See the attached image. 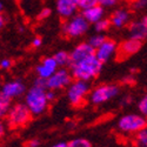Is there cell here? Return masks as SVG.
<instances>
[{
	"label": "cell",
	"instance_id": "6da1fadb",
	"mask_svg": "<svg viewBox=\"0 0 147 147\" xmlns=\"http://www.w3.org/2000/svg\"><path fill=\"white\" fill-rule=\"evenodd\" d=\"M102 65L104 64H101L94 54L90 55L87 58L82 59L81 61H79V63L69 66L72 78H74L76 80L91 81L92 79L96 78L100 74V72L102 69Z\"/></svg>",
	"mask_w": 147,
	"mask_h": 147
},
{
	"label": "cell",
	"instance_id": "d6a6232c",
	"mask_svg": "<svg viewBox=\"0 0 147 147\" xmlns=\"http://www.w3.org/2000/svg\"><path fill=\"white\" fill-rule=\"evenodd\" d=\"M6 25V17L0 12V31H1Z\"/></svg>",
	"mask_w": 147,
	"mask_h": 147
},
{
	"label": "cell",
	"instance_id": "d6986e66",
	"mask_svg": "<svg viewBox=\"0 0 147 147\" xmlns=\"http://www.w3.org/2000/svg\"><path fill=\"white\" fill-rule=\"evenodd\" d=\"M58 66H66L69 64V53L66 51H59L53 55Z\"/></svg>",
	"mask_w": 147,
	"mask_h": 147
},
{
	"label": "cell",
	"instance_id": "9c48e42d",
	"mask_svg": "<svg viewBox=\"0 0 147 147\" xmlns=\"http://www.w3.org/2000/svg\"><path fill=\"white\" fill-rule=\"evenodd\" d=\"M73 78L71 72H68L65 68L57 69L51 77H48L46 79V88L47 90H63L67 87L68 85L72 82Z\"/></svg>",
	"mask_w": 147,
	"mask_h": 147
},
{
	"label": "cell",
	"instance_id": "603a6c76",
	"mask_svg": "<svg viewBox=\"0 0 147 147\" xmlns=\"http://www.w3.org/2000/svg\"><path fill=\"white\" fill-rule=\"evenodd\" d=\"M106 38H107V36H105V35H102V34H95V35L91 36L90 40H88L87 42L95 50V48H98V47H99V46L106 40Z\"/></svg>",
	"mask_w": 147,
	"mask_h": 147
},
{
	"label": "cell",
	"instance_id": "4dcf8cb0",
	"mask_svg": "<svg viewBox=\"0 0 147 147\" xmlns=\"http://www.w3.org/2000/svg\"><path fill=\"white\" fill-rule=\"evenodd\" d=\"M42 45V39H41V36H35V38L33 39L32 41V47L33 48H38Z\"/></svg>",
	"mask_w": 147,
	"mask_h": 147
},
{
	"label": "cell",
	"instance_id": "e0dca14e",
	"mask_svg": "<svg viewBox=\"0 0 147 147\" xmlns=\"http://www.w3.org/2000/svg\"><path fill=\"white\" fill-rule=\"evenodd\" d=\"M104 14H105L104 7L98 4L86 9H82V13H81V16L87 20L88 24H94L96 21H99L100 19L104 18Z\"/></svg>",
	"mask_w": 147,
	"mask_h": 147
},
{
	"label": "cell",
	"instance_id": "4316f807",
	"mask_svg": "<svg viewBox=\"0 0 147 147\" xmlns=\"http://www.w3.org/2000/svg\"><path fill=\"white\" fill-rule=\"evenodd\" d=\"M146 4H147V0H134L132 6L134 9H137V11H141L146 7Z\"/></svg>",
	"mask_w": 147,
	"mask_h": 147
},
{
	"label": "cell",
	"instance_id": "5b68a950",
	"mask_svg": "<svg viewBox=\"0 0 147 147\" xmlns=\"http://www.w3.org/2000/svg\"><path fill=\"white\" fill-rule=\"evenodd\" d=\"M67 98L72 106L79 107L84 104L85 98L90 93V84L84 80H74L68 85Z\"/></svg>",
	"mask_w": 147,
	"mask_h": 147
},
{
	"label": "cell",
	"instance_id": "52a82bcc",
	"mask_svg": "<svg viewBox=\"0 0 147 147\" xmlns=\"http://www.w3.org/2000/svg\"><path fill=\"white\" fill-rule=\"evenodd\" d=\"M146 125L147 121L141 114H127L118 121V128L124 133H137L146 128Z\"/></svg>",
	"mask_w": 147,
	"mask_h": 147
},
{
	"label": "cell",
	"instance_id": "8fae6325",
	"mask_svg": "<svg viewBox=\"0 0 147 147\" xmlns=\"http://www.w3.org/2000/svg\"><path fill=\"white\" fill-rule=\"evenodd\" d=\"M95 52L94 48L88 44V42H81L79 45H77L74 47V50L72 51V53H69V64L68 66L77 64L79 61H81L82 59L87 58L90 55H93Z\"/></svg>",
	"mask_w": 147,
	"mask_h": 147
},
{
	"label": "cell",
	"instance_id": "ba28073f",
	"mask_svg": "<svg viewBox=\"0 0 147 147\" xmlns=\"http://www.w3.org/2000/svg\"><path fill=\"white\" fill-rule=\"evenodd\" d=\"M142 47V41L129 38L125 41L120 42L117 45V50H115V59L117 61H125L132 55L137 54Z\"/></svg>",
	"mask_w": 147,
	"mask_h": 147
},
{
	"label": "cell",
	"instance_id": "5bb4252c",
	"mask_svg": "<svg viewBox=\"0 0 147 147\" xmlns=\"http://www.w3.org/2000/svg\"><path fill=\"white\" fill-rule=\"evenodd\" d=\"M57 68H58V64L55 63L54 58L53 57H47V58L42 59L41 64L39 66H36L35 71H36V74H38V78L47 79L48 77H51L57 71Z\"/></svg>",
	"mask_w": 147,
	"mask_h": 147
},
{
	"label": "cell",
	"instance_id": "e575fe53",
	"mask_svg": "<svg viewBox=\"0 0 147 147\" xmlns=\"http://www.w3.org/2000/svg\"><path fill=\"white\" fill-rule=\"evenodd\" d=\"M131 101H132V98L131 96H125L124 99H122L121 104L122 105H128V104H131Z\"/></svg>",
	"mask_w": 147,
	"mask_h": 147
},
{
	"label": "cell",
	"instance_id": "8992f818",
	"mask_svg": "<svg viewBox=\"0 0 147 147\" xmlns=\"http://www.w3.org/2000/svg\"><path fill=\"white\" fill-rule=\"evenodd\" d=\"M120 92V88L117 85L102 84L96 86L90 94V100L94 105H101L108 100L115 98Z\"/></svg>",
	"mask_w": 147,
	"mask_h": 147
},
{
	"label": "cell",
	"instance_id": "ac0fdd59",
	"mask_svg": "<svg viewBox=\"0 0 147 147\" xmlns=\"http://www.w3.org/2000/svg\"><path fill=\"white\" fill-rule=\"evenodd\" d=\"M12 106V99L0 93V119H4Z\"/></svg>",
	"mask_w": 147,
	"mask_h": 147
},
{
	"label": "cell",
	"instance_id": "8d00e7d4",
	"mask_svg": "<svg viewBox=\"0 0 147 147\" xmlns=\"http://www.w3.org/2000/svg\"><path fill=\"white\" fill-rule=\"evenodd\" d=\"M3 11V3H0V12Z\"/></svg>",
	"mask_w": 147,
	"mask_h": 147
},
{
	"label": "cell",
	"instance_id": "484cf974",
	"mask_svg": "<svg viewBox=\"0 0 147 147\" xmlns=\"http://www.w3.org/2000/svg\"><path fill=\"white\" fill-rule=\"evenodd\" d=\"M96 3L102 7H112L119 3V0H96Z\"/></svg>",
	"mask_w": 147,
	"mask_h": 147
},
{
	"label": "cell",
	"instance_id": "83f0119b",
	"mask_svg": "<svg viewBox=\"0 0 147 147\" xmlns=\"http://www.w3.org/2000/svg\"><path fill=\"white\" fill-rule=\"evenodd\" d=\"M13 65V61L11 59H3L0 60V68L1 69H9Z\"/></svg>",
	"mask_w": 147,
	"mask_h": 147
},
{
	"label": "cell",
	"instance_id": "cb8c5ba5",
	"mask_svg": "<svg viewBox=\"0 0 147 147\" xmlns=\"http://www.w3.org/2000/svg\"><path fill=\"white\" fill-rule=\"evenodd\" d=\"M52 14V9L51 8H42L41 11H40V13H38V16H36V19L38 20H45V19H47L48 17H50Z\"/></svg>",
	"mask_w": 147,
	"mask_h": 147
},
{
	"label": "cell",
	"instance_id": "4fadbf2b",
	"mask_svg": "<svg viewBox=\"0 0 147 147\" xmlns=\"http://www.w3.org/2000/svg\"><path fill=\"white\" fill-rule=\"evenodd\" d=\"M128 31L131 38L137 39L140 41H145L147 36V17L144 16L141 20L132 21L128 24Z\"/></svg>",
	"mask_w": 147,
	"mask_h": 147
},
{
	"label": "cell",
	"instance_id": "f546056e",
	"mask_svg": "<svg viewBox=\"0 0 147 147\" xmlns=\"http://www.w3.org/2000/svg\"><path fill=\"white\" fill-rule=\"evenodd\" d=\"M55 98H57L55 91H53V90H47V91H46V99H47L48 102H50V101H53Z\"/></svg>",
	"mask_w": 147,
	"mask_h": 147
},
{
	"label": "cell",
	"instance_id": "2e32d148",
	"mask_svg": "<svg viewBox=\"0 0 147 147\" xmlns=\"http://www.w3.org/2000/svg\"><path fill=\"white\" fill-rule=\"evenodd\" d=\"M77 9L78 7L73 0H57V11L61 18H71L72 16H74Z\"/></svg>",
	"mask_w": 147,
	"mask_h": 147
},
{
	"label": "cell",
	"instance_id": "d590c367",
	"mask_svg": "<svg viewBox=\"0 0 147 147\" xmlns=\"http://www.w3.org/2000/svg\"><path fill=\"white\" fill-rule=\"evenodd\" d=\"M52 147H67V142H59V144H57Z\"/></svg>",
	"mask_w": 147,
	"mask_h": 147
},
{
	"label": "cell",
	"instance_id": "7402d4cb",
	"mask_svg": "<svg viewBox=\"0 0 147 147\" xmlns=\"http://www.w3.org/2000/svg\"><path fill=\"white\" fill-rule=\"evenodd\" d=\"M109 27H111V21H109V19H100L99 21L94 22V28L96 32H106Z\"/></svg>",
	"mask_w": 147,
	"mask_h": 147
},
{
	"label": "cell",
	"instance_id": "7a4b0ae2",
	"mask_svg": "<svg viewBox=\"0 0 147 147\" xmlns=\"http://www.w3.org/2000/svg\"><path fill=\"white\" fill-rule=\"evenodd\" d=\"M25 105L28 107L33 115L42 114L48 107V101L46 99V88L33 85L26 92Z\"/></svg>",
	"mask_w": 147,
	"mask_h": 147
},
{
	"label": "cell",
	"instance_id": "f1b7e54d",
	"mask_svg": "<svg viewBox=\"0 0 147 147\" xmlns=\"http://www.w3.org/2000/svg\"><path fill=\"white\" fill-rule=\"evenodd\" d=\"M40 140L39 139H30L24 142V147H39Z\"/></svg>",
	"mask_w": 147,
	"mask_h": 147
},
{
	"label": "cell",
	"instance_id": "277c9868",
	"mask_svg": "<svg viewBox=\"0 0 147 147\" xmlns=\"http://www.w3.org/2000/svg\"><path fill=\"white\" fill-rule=\"evenodd\" d=\"M90 24L81 14L72 16L63 26V34L66 38H79L88 31Z\"/></svg>",
	"mask_w": 147,
	"mask_h": 147
},
{
	"label": "cell",
	"instance_id": "ffe728a7",
	"mask_svg": "<svg viewBox=\"0 0 147 147\" xmlns=\"http://www.w3.org/2000/svg\"><path fill=\"white\" fill-rule=\"evenodd\" d=\"M134 142H136L137 147H147V132H146V128H142V129H140L139 132L136 133Z\"/></svg>",
	"mask_w": 147,
	"mask_h": 147
},
{
	"label": "cell",
	"instance_id": "d4e9b609",
	"mask_svg": "<svg viewBox=\"0 0 147 147\" xmlns=\"http://www.w3.org/2000/svg\"><path fill=\"white\" fill-rule=\"evenodd\" d=\"M138 108H139V112H140L142 115H146V114H147V96H144L142 99L139 101Z\"/></svg>",
	"mask_w": 147,
	"mask_h": 147
},
{
	"label": "cell",
	"instance_id": "9a60e30c",
	"mask_svg": "<svg viewBox=\"0 0 147 147\" xmlns=\"http://www.w3.org/2000/svg\"><path fill=\"white\" fill-rule=\"evenodd\" d=\"M129 19H131L129 12L125 8H120L113 12V14L109 18V21H111V26L115 28H122L129 24Z\"/></svg>",
	"mask_w": 147,
	"mask_h": 147
},
{
	"label": "cell",
	"instance_id": "3957f363",
	"mask_svg": "<svg viewBox=\"0 0 147 147\" xmlns=\"http://www.w3.org/2000/svg\"><path fill=\"white\" fill-rule=\"evenodd\" d=\"M32 117L33 114L31 113L28 107L22 102H18L11 106L5 118L7 119V124L9 128H20L25 127L32 120Z\"/></svg>",
	"mask_w": 147,
	"mask_h": 147
},
{
	"label": "cell",
	"instance_id": "30bf717a",
	"mask_svg": "<svg viewBox=\"0 0 147 147\" xmlns=\"http://www.w3.org/2000/svg\"><path fill=\"white\" fill-rule=\"evenodd\" d=\"M117 42L114 39H109V38H106V40L98 47L95 48V52H94V55L96 57V59L100 61L101 64H105L107 61L111 59V57L115 53V50H117Z\"/></svg>",
	"mask_w": 147,
	"mask_h": 147
},
{
	"label": "cell",
	"instance_id": "836d02e7",
	"mask_svg": "<svg viewBox=\"0 0 147 147\" xmlns=\"http://www.w3.org/2000/svg\"><path fill=\"white\" fill-rule=\"evenodd\" d=\"M5 131H6V127H5V124L1 121L0 119V139H1L4 136H5Z\"/></svg>",
	"mask_w": 147,
	"mask_h": 147
},
{
	"label": "cell",
	"instance_id": "7c38bea8",
	"mask_svg": "<svg viewBox=\"0 0 147 147\" xmlns=\"http://www.w3.org/2000/svg\"><path fill=\"white\" fill-rule=\"evenodd\" d=\"M25 92H26V85L21 80H13V81L6 82L0 88V93H3L7 98H9V99L20 96Z\"/></svg>",
	"mask_w": 147,
	"mask_h": 147
},
{
	"label": "cell",
	"instance_id": "44dd1931",
	"mask_svg": "<svg viewBox=\"0 0 147 147\" xmlns=\"http://www.w3.org/2000/svg\"><path fill=\"white\" fill-rule=\"evenodd\" d=\"M67 147H92V144L87 139L77 138V139H73L69 142H67Z\"/></svg>",
	"mask_w": 147,
	"mask_h": 147
},
{
	"label": "cell",
	"instance_id": "1f68e13d",
	"mask_svg": "<svg viewBox=\"0 0 147 147\" xmlns=\"http://www.w3.org/2000/svg\"><path fill=\"white\" fill-rule=\"evenodd\" d=\"M34 85H35V86H39V87H44V88H46V79L38 78V79L34 81Z\"/></svg>",
	"mask_w": 147,
	"mask_h": 147
}]
</instances>
